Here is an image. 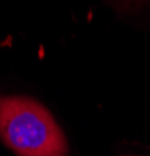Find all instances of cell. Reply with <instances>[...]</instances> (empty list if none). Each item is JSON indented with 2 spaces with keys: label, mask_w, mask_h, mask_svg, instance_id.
I'll return each mask as SVG.
<instances>
[{
  "label": "cell",
  "mask_w": 150,
  "mask_h": 156,
  "mask_svg": "<svg viewBox=\"0 0 150 156\" xmlns=\"http://www.w3.org/2000/svg\"><path fill=\"white\" fill-rule=\"evenodd\" d=\"M0 140L17 156H67L69 144L45 106L30 97H0Z\"/></svg>",
  "instance_id": "1"
},
{
  "label": "cell",
  "mask_w": 150,
  "mask_h": 156,
  "mask_svg": "<svg viewBox=\"0 0 150 156\" xmlns=\"http://www.w3.org/2000/svg\"><path fill=\"white\" fill-rule=\"evenodd\" d=\"M114 5L117 9L123 11H134L136 8H144L150 5V0H114Z\"/></svg>",
  "instance_id": "2"
}]
</instances>
